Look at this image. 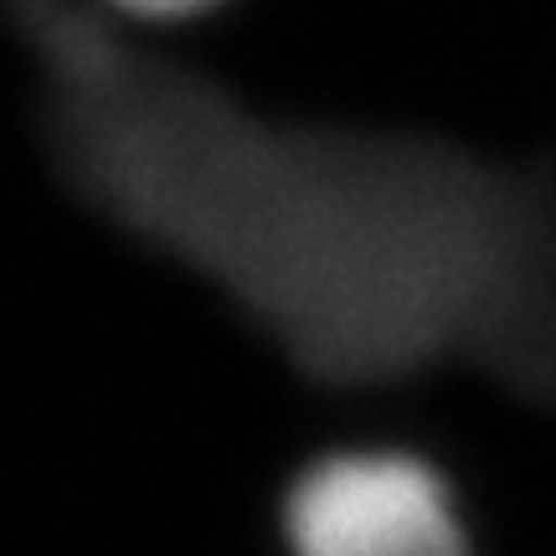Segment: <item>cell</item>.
Masks as SVG:
<instances>
[{
	"label": "cell",
	"instance_id": "6da1fadb",
	"mask_svg": "<svg viewBox=\"0 0 556 556\" xmlns=\"http://www.w3.org/2000/svg\"><path fill=\"white\" fill-rule=\"evenodd\" d=\"M58 170L217 283L299 371L381 387L475 361L556 407V197L464 144L263 114L109 26L5 0Z\"/></svg>",
	"mask_w": 556,
	"mask_h": 556
},
{
	"label": "cell",
	"instance_id": "7a4b0ae2",
	"mask_svg": "<svg viewBox=\"0 0 556 556\" xmlns=\"http://www.w3.org/2000/svg\"><path fill=\"white\" fill-rule=\"evenodd\" d=\"M289 556H469L448 479L407 448H340L283 495Z\"/></svg>",
	"mask_w": 556,
	"mask_h": 556
},
{
	"label": "cell",
	"instance_id": "3957f363",
	"mask_svg": "<svg viewBox=\"0 0 556 556\" xmlns=\"http://www.w3.org/2000/svg\"><path fill=\"white\" fill-rule=\"evenodd\" d=\"M103 11L129 21H144V26H170V21H197L206 11H217L227 0H99Z\"/></svg>",
	"mask_w": 556,
	"mask_h": 556
}]
</instances>
